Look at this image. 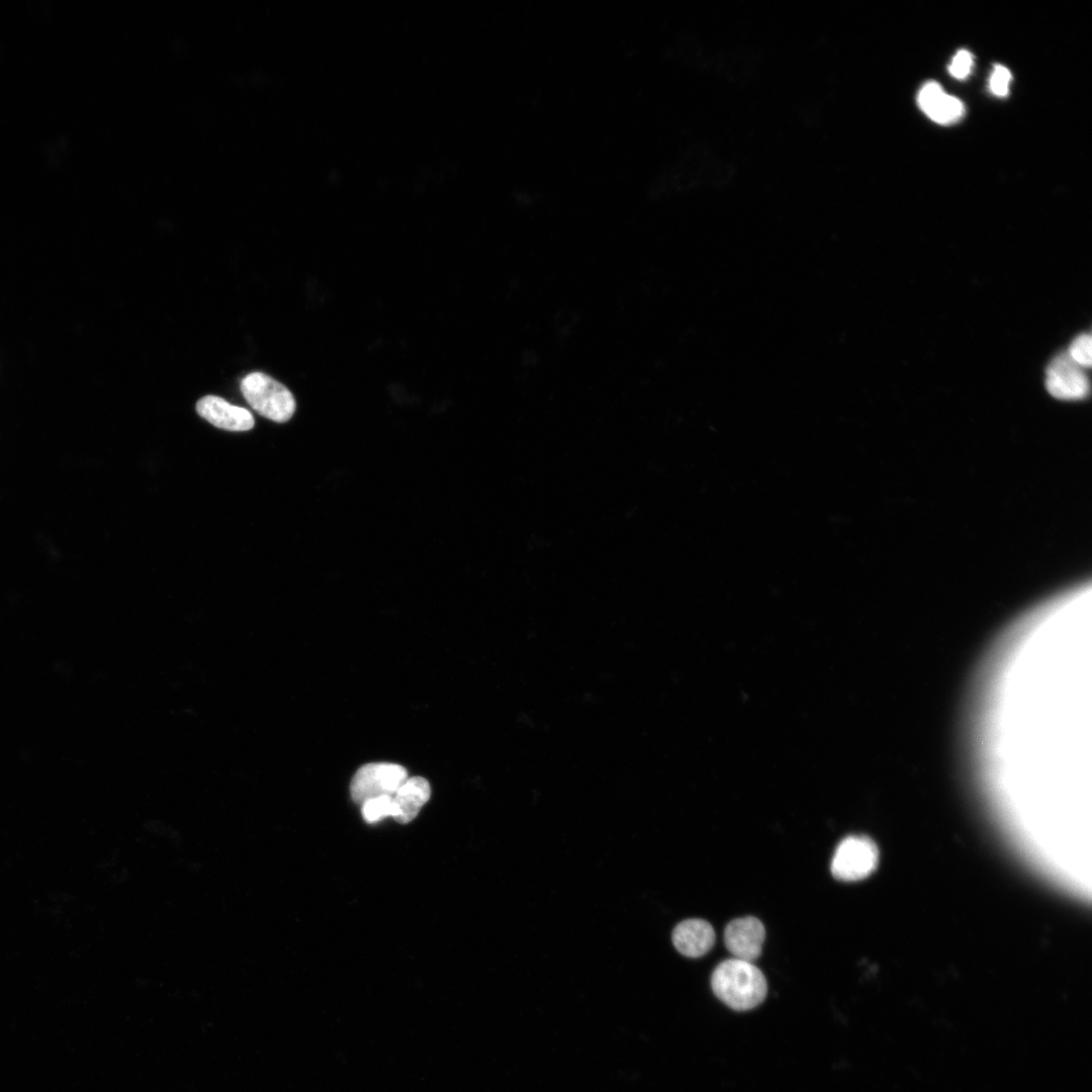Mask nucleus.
Masks as SVG:
<instances>
[{"instance_id": "obj_1", "label": "nucleus", "mask_w": 1092, "mask_h": 1092, "mask_svg": "<svg viewBox=\"0 0 1092 1092\" xmlns=\"http://www.w3.org/2000/svg\"><path fill=\"white\" fill-rule=\"evenodd\" d=\"M715 995L730 1008L749 1010L763 1001L767 992L762 972L752 963L729 959L720 963L712 974Z\"/></svg>"}, {"instance_id": "obj_2", "label": "nucleus", "mask_w": 1092, "mask_h": 1092, "mask_svg": "<svg viewBox=\"0 0 1092 1092\" xmlns=\"http://www.w3.org/2000/svg\"><path fill=\"white\" fill-rule=\"evenodd\" d=\"M241 390L253 410L271 421L287 422L295 412L296 402L289 389L262 372L246 375Z\"/></svg>"}, {"instance_id": "obj_3", "label": "nucleus", "mask_w": 1092, "mask_h": 1092, "mask_svg": "<svg viewBox=\"0 0 1092 1092\" xmlns=\"http://www.w3.org/2000/svg\"><path fill=\"white\" fill-rule=\"evenodd\" d=\"M879 862L876 843L864 835H850L837 845L831 860L832 876L844 882H854L869 877Z\"/></svg>"}, {"instance_id": "obj_4", "label": "nucleus", "mask_w": 1092, "mask_h": 1092, "mask_svg": "<svg viewBox=\"0 0 1092 1092\" xmlns=\"http://www.w3.org/2000/svg\"><path fill=\"white\" fill-rule=\"evenodd\" d=\"M406 779L407 771L399 764L367 763L356 771L351 781V797L355 803L362 805L369 799L393 796Z\"/></svg>"}, {"instance_id": "obj_5", "label": "nucleus", "mask_w": 1092, "mask_h": 1092, "mask_svg": "<svg viewBox=\"0 0 1092 1092\" xmlns=\"http://www.w3.org/2000/svg\"><path fill=\"white\" fill-rule=\"evenodd\" d=\"M1045 387L1056 398L1076 400L1088 396L1090 383L1084 368L1066 352L1056 356L1046 367Z\"/></svg>"}, {"instance_id": "obj_6", "label": "nucleus", "mask_w": 1092, "mask_h": 1092, "mask_svg": "<svg viewBox=\"0 0 1092 1092\" xmlns=\"http://www.w3.org/2000/svg\"><path fill=\"white\" fill-rule=\"evenodd\" d=\"M764 937L763 924L752 916L732 920L724 931L727 949L735 959L750 963L759 957Z\"/></svg>"}, {"instance_id": "obj_7", "label": "nucleus", "mask_w": 1092, "mask_h": 1092, "mask_svg": "<svg viewBox=\"0 0 1092 1092\" xmlns=\"http://www.w3.org/2000/svg\"><path fill=\"white\" fill-rule=\"evenodd\" d=\"M196 411L219 429L242 432L254 427V417L247 408L231 404L219 396H203L197 401Z\"/></svg>"}, {"instance_id": "obj_8", "label": "nucleus", "mask_w": 1092, "mask_h": 1092, "mask_svg": "<svg viewBox=\"0 0 1092 1092\" xmlns=\"http://www.w3.org/2000/svg\"><path fill=\"white\" fill-rule=\"evenodd\" d=\"M917 101L922 111L939 124L953 123L964 114L962 101L946 94L935 81H929L922 86Z\"/></svg>"}, {"instance_id": "obj_9", "label": "nucleus", "mask_w": 1092, "mask_h": 1092, "mask_svg": "<svg viewBox=\"0 0 1092 1092\" xmlns=\"http://www.w3.org/2000/svg\"><path fill=\"white\" fill-rule=\"evenodd\" d=\"M712 925L703 919H688L678 923L672 932L675 948L689 958H699L707 953L715 942Z\"/></svg>"}, {"instance_id": "obj_10", "label": "nucleus", "mask_w": 1092, "mask_h": 1092, "mask_svg": "<svg viewBox=\"0 0 1092 1092\" xmlns=\"http://www.w3.org/2000/svg\"><path fill=\"white\" fill-rule=\"evenodd\" d=\"M431 788L422 777L407 778L392 796L393 817L399 823H408L415 819L421 808L429 801Z\"/></svg>"}, {"instance_id": "obj_11", "label": "nucleus", "mask_w": 1092, "mask_h": 1092, "mask_svg": "<svg viewBox=\"0 0 1092 1092\" xmlns=\"http://www.w3.org/2000/svg\"><path fill=\"white\" fill-rule=\"evenodd\" d=\"M362 816L368 823H375L391 816L392 796H380L369 799L362 804Z\"/></svg>"}, {"instance_id": "obj_12", "label": "nucleus", "mask_w": 1092, "mask_h": 1092, "mask_svg": "<svg viewBox=\"0 0 1092 1092\" xmlns=\"http://www.w3.org/2000/svg\"><path fill=\"white\" fill-rule=\"evenodd\" d=\"M1091 336L1081 334L1071 343L1067 353L1071 359L1082 368L1091 366Z\"/></svg>"}, {"instance_id": "obj_13", "label": "nucleus", "mask_w": 1092, "mask_h": 1092, "mask_svg": "<svg viewBox=\"0 0 1092 1092\" xmlns=\"http://www.w3.org/2000/svg\"><path fill=\"white\" fill-rule=\"evenodd\" d=\"M1011 80L1010 71L1001 65H995L990 78L991 91L1000 97H1004L1008 93V85Z\"/></svg>"}, {"instance_id": "obj_14", "label": "nucleus", "mask_w": 1092, "mask_h": 1092, "mask_svg": "<svg viewBox=\"0 0 1092 1092\" xmlns=\"http://www.w3.org/2000/svg\"><path fill=\"white\" fill-rule=\"evenodd\" d=\"M972 65V54L966 50H960L953 57L948 70L953 77L964 79L970 74Z\"/></svg>"}]
</instances>
